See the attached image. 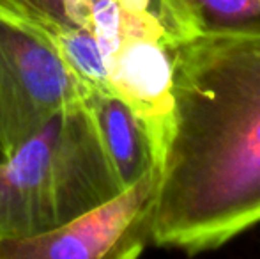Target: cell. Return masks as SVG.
Returning <instances> with one entry per match:
<instances>
[{"instance_id": "cell-5", "label": "cell", "mask_w": 260, "mask_h": 259, "mask_svg": "<svg viewBox=\"0 0 260 259\" xmlns=\"http://www.w3.org/2000/svg\"><path fill=\"white\" fill-rule=\"evenodd\" d=\"M159 169L83 211L64 225L32 238L0 242V259H131L152 233Z\"/></svg>"}, {"instance_id": "cell-1", "label": "cell", "mask_w": 260, "mask_h": 259, "mask_svg": "<svg viewBox=\"0 0 260 259\" xmlns=\"http://www.w3.org/2000/svg\"><path fill=\"white\" fill-rule=\"evenodd\" d=\"M260 222V34L179 46L151 242L199 254Z\"/></svg>"}, {"instance_id": "cell-2", "label": "cell", "mask_w": 260, "mask_h": 259, "mask_svg": "<svg viewBox=\"0 0 260 259\" xmlns=\"http://www.w3.org/2000/svg\"><path fill=\"white\" fill-rule=\"evenodd\" d=\"M120 190L87 105L64 110L0 160V242L46 235Z\"/></svg>"}, {"instance_id": "cell-4", "label": "cell", "mask_w": 260, "mask_h": 259, "mask_svg": "<svg viewBox=\"0 0 260 259\" xmlns=\"http://www.w3.org/2000/svg\"><path fill=\"white\" fill-rule=\"evenodd\" d=\"M92 94L73 75L48 34L0 9V142L4 155H9L53 116L87 105Z\"/></svg>"}, {"instance_id": "cell-3", "label": "cell", "mask_w": 260, "mask_h": 259, "mask_svg": "<svg viewBox=\"0 0 260 259\" xmlns=\"http://www.w3.org/2000/svg\"><path fill=\"white\" fill-rule=\"evenodd\" d=\"M197 36L168 0H117L103 43L108 85L138 116L161 167L172 126V80L179 46Z\"/></svg>"}, {"instance_id": "cell-7", "label": "cell", "mask_w": 260, "mask_h": 259, "mask_svg": "<svg viewBox=\"0 0 260 259\" xmlns=\"http://www.w3.org/2000/svg\"><path fill=\"white\" fill-rule=\"evenodd\" d=\"M177 16L195 34L257 32L260 7L255 0H168Z\"/></svg>"}, {"instance_id": "cell-8", "label": "cell", "mask_w": 260, "mask_h": 259, "mask_svg": "<svg viewBox=\"0 0 260 259\" xmlns=\"http://www.w3.org/2000/svg\"><path fill=\"white\" fill-rule=\"evenodd\" d=\"M85 0H0V9L45 34L78 28Z\"/></svg>"}, {"instance_id": "cell-9", "label": "cell", "mask_w": 260, "mask_h": 259, "mask_svg": "<svg viewBox=\"0 0 260 259\" xmlns=\"http://www.w3.org/2000/svg\"><path fill=\"white\" fill-rule=\"evenodd\" d=\"M4 156H6V155H4V148H2V142H0V160H2Z\"/></svg>"}, {"instance_id": "cell-10", "label": "cell", "mask_w": 260, "mask_h": 259, "mask_svg": "<svg viewBox=\"0 0 260 259\" xmlns=\"http://www.w3.org/2000/svg\"><path fill=\"white\" fill-rule=\"evenodd\" d=\"M255 2H257V6L260 7V0H255Z\"/></svg>"}, {"instance_id": "cell-6", "label": "cell", "mask_w": 260, "mask_h": 259, "mask_svg": "<svg viewBox=\"0 0 260 259\" xmlns=\"http://www.w3.org/2000/svg\"><path fill=\"white\" fill-rule=\"evenodd\" d=\"M87 108L122 190L157 167L144 123L122 98L113 93H94Z\"/></svg>"}]
</instances>
